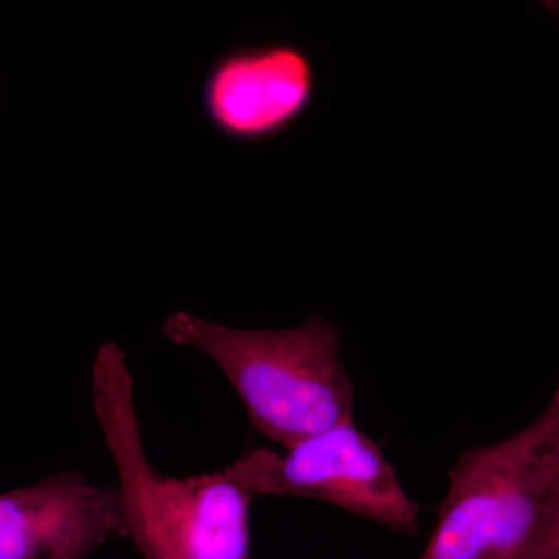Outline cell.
<instances>
[{
	"mask_svg": "<svg viewBox=\"0 0 559 559\" xmlns=\"http://www.w3.org/2000/svg\"><path fill=\"white\" fill-rule=\"evenodd\" d=\"M92 400L119 474L127 536L145 559H249L253 495L226 471L175 479L143 450L127 353L105 342L92 366Z\"/></svg>",
	"mask_w": 559,
	"mask_h": 559,
	"instance_id": "obj_1",
	"label": "cell"
},
{
	"mask_svg": "<svg viewBox=\"0 0 559 559\" xmlns=\"http://www.w3.org/2000/svg\"><path fill=\"white\" fill-rule=\"evenodd\" d=\"M160 333L215 360L253 428L286 450L353 421L355 389L342 362L341 331L326 316L316 312L293 329L241 330L179 311Z\"/></svg>",
	"mask_w": 559,
	"mask_h": 559,
	"instance_id": "obj_2",
	"label": "cell"
},
{
	"mask_svg": "<svg viewBox=\"0 0 559 559\" xmlns=\"http://www.w3.org/2000/svg\"><path fill=\"white\" fill-rule=\"evenodd\" d=\"M559 473V382L532 423L463 451L419 559H518L527 550Z\"/></svg>",
	"mask_w": 559,
	"mask_h": 559,
	"instance_id": "obj_3",
	"label": "cell"
},
{
	"mask_svg": "<svg viewBox=\"0 0 559 559\" xmlns=\"http://www.w3.org/2000/svg\"><path fill=\"white\" fill-rule=\"evenodd\" d=\"M224 471L253 496L314 499L396 533L411 535L418 528V503L381 448L353 421L300 441L283 454L255 448Z\"/></svg>",
	"mask_w": 559,
	"mask_h": 559,
	"instance_id": "obj_4",
	"label": "cell"
},
{
	"mask_svg": "<svg viewBox=\"0 0 559 559\" xmlns=\"http://www.w3.org/2000/svg\"><path fill=\"white\" fill-rule=\"evenodd\" d=\"M318 66L288 40L241 44L215 58L201 84V108L224 139L272 142L296 128L318 97Z\"/></svg>",
	"mask_w": 559,
	"mask_h": 559,
	"instance_id": "obj_5",
	"label": "cell"
},
{
	"mask_svg": "<svg viewBox=\"0 0 559 559\" xmlns=\"http://www.w3.org/2000/svg\"><path fill=\"white\" fill-rule=\"evenodd\" d=\"M116 536H127L119 488L76 471L0 495V559H86Z\"/></svg>",
	"mask_w": 559,
	"mask_h": 559,
	"instance_id": "obj_6",
	"label": "cell"
},
{
	"mask_svg": "<svg viewBox=\"0 0 559 559\" xmlns=\"http://www.w3.org/2000/svg\"><path fill=\"white\" fill-rule=\"evenodd\" d=\"M518 559H559V473L527 550Z\"/></svg>",
	"mask_w": 559,
	"mask_h": 559,
	"instance_id": "obj_7",
	"label": "cell"
}]
</instances>
